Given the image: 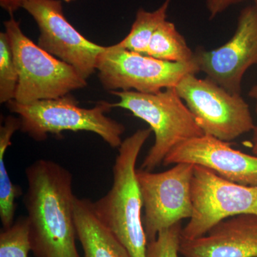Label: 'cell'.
<instances>
[{"label":"cell","instance_id":"cell-20","mask_svg":"<svg viewBox=\"0 0 257 257\" xmlns=\"http://www.w3.org/2000/svg\"><path fill=\"white\" fill-rule=\"evenodd\" d=\"M182 229L179 222L160 231L156 239L148 242L146 257H179Z\"/></svg>","mask_w":257,"mask_h":257},{"label":"cell","instance_id":"cell-24","mask_svg":"<svg viewBox=\"0 0 257 257\" xmlns=\"http://www.w3.org/2000/svg\"><path fill=\"white\" fill-rule=\"evenodd\" d=\"M248 95L250 98L254 99L255 101H256L255 111H256L257 114V84L251 88V89H250L249 92L248 93Z\"/></svg>","mask_w":257,"mask_h":257},{"label":"cell","instance_id":"cell-25","mask_svg":"<svg viewBox=\"0 0 257 257\" xmlns=\"http://www.w3.org/2000/svg\"><path fill=\"white\" fill-rule=\"evenodd\" d=\"M253 3H254V5L255 6H256V8H257V0H254V1H253Z\"/></svg>","mask_w":257,"mask_h":257},{"label":"cell","instance_id":"cell-26","mask_svg":"<svg viewBox=\"0 0 257 257\" xmlns=\"http://www.w3.org/2000/svg\"><path fill=\"white\" fill-rule=\"evenodd\" d=\"M64 1L67 2V3H70V2L74 1V0H64Z\"/></svg>","mask_w":257,"mask_h":257},{"label":"cell","instance_id":"cell-18","mask_svg":"<svg viewBox=\"0 0 257 257\" xmlns=\"http://www.w3.org/2000/svg\"><path fill=\"white\" fill-rule=\"evenodd\" d=\"M32 251L28 216H19L0 233V257H29Z\"/></svg>","mask_w":257,"mask_h":257},{"label":"cell","instance_id":"cell-8","mask_svg":"<svg viewBox=\"0 0 257 257\" xmlns=\"http://www.w3.org/2000/svg\"><path fill=\"white\" fill-rule=\"evenodd\" d=\"M192 215L182 237L194 239L218 223L241 214L257 215V187L234 183L202 166L194 165Z\"/></svg>","mask_w":257,"mask_h":257},{"label":"cell","instance_id":"cell-23","mask_svg":"<svg viewBox=\"0 0 257 257\" xmlns=\"http://www.w3.org/2000/svg\"><path fill=\"white\" fill-rule=\"evenodd\" d=\"M253 136L252 140H251V149H252V152L253 155L257 156V125L255 126L253 130Z\"/></svg>","mask_w":257,"mask_h":257},{"label":"cell","instance_id":"cell-16","mask_svg":"<svg viewBox=\"0 0 257 257\" xmlns=\"http://www.w3.org/2000/svg\"><path fill=\"white\" fill-rule=\"evenodd\" d=\"M147 55L166 62L186 63L194 60V52L175 24L165 20L154 33Z\"/></svg>","mask_w":257,"mask_h":257},{"label":"cell","instance_id":"cell-11","mask_svg":"<svg viewBox=\"0 0 257 257\" xmlns=\"http://www.w3.org/2000/svg\"><path fill=\"white\" fill-rule=\"evenodd\" d=\"M194 61L199 72L231 94H241L243 75L257 64V8L254 5L240 12L231 39L214 50L198 47Z\"/></svg>","mask_w":257,"mask_h":257},{"label":"cell","instance_id":"cell-19","mask_svg":"<svg viewBox=\"0 0 257 257\" xmlns=\"http://www.w3.org/2000/svg\"><path fill=\"white\" fill-rule=\"evenodd\" d=\"M19 82L18 68L6 32L0 33V102L15 100Z\"/></svg>","mask_w":257,"mask_h":257},{"label":"cell","instance_id":"cell-3","mask_svg":"<svg viewBox=\"0 0 257 257\" xmlns=\"http://www.w3.org/2000/svg\"><path fill=\"white\" fill-rule=\"evenodd\" d=\"M8 107L18 115L20 130L35 141H44L49 134L61 136L65 131H84L99 135L112 148L118 149L122 143L124 125L106 116L113 108L107 101L87 109L79 106L75 98L67 94L28 104L13 100L8 103Z\"/></svg>","mask_w":257,"mask_h":257},{"label":"cell","instance_id":"cell-22","mask_svg":"<svg viewBox=\"0 0 257 257\" xmlns=\"http://www.w3.org/2000/svg\"><path fill=\"white\" fill-rule=\"evenodd\" d=\"M28 0H0L2 8L13 16L15 12L20 8H23V5Z\"/></svg>","mask_w":257,"mask_h":257},{"label":"cell","instance_id":"cell-12","mask_svg":"<svg viewBox=\"0 0 257 257\" xmlns=\"http://www.w3.org/2000/svg\"><path fill=\"white\" fill-rule=\"evenodd\" d=\"M189 163L207 167L234 183L257 187V156L234 150L227 142L204 135L175 147L162 165Z\"/></svg>","mask_w":257,"mask_h":257},{"label":"cell","instance_id":"cell-6","mask_svg":"<svg viewBox=\"0 0 257 257\" xmlns=\"http://www.w3.org/2000/svg\"><path fill=\"white\" fill-rule=\"evenodd\" d=\"M175 89L204 135L228 143L256 126L241 94L227 92L207 77L187 74Z\"/></svg>","mask_w":257,"mask_h":257},{"label":"cell","instance_id":"cell-9","mask_svg":"<svg viewBox=\"0 0 257 257\" xmlns=\"http://www.w3.org/2000/svg\"><path fill=\"white\" fill-rule=\"evenodd\" d=\"M194 165L179 163L165 172L137 170L145 214L143 223L148 242L160 231L190 219Z\"/></svg>","mask_w":257,"mask_h":257},{"label":"cell","instance_id":"cell-14","mask_svg":"<svg viewBox=\"0 0 257 257\" xmlns=\"http://www.w3.org/2000/svg\"><path fill=\"white\" fill-rule=\"evenodd\" d=\"M92 204L89 199L76 197L74 200V221L83 257H133L96 218Z\"/></svg>","mask_w":257,"mask_h":257},{"label":"cell","instance_id":"cell-2","mask_svg":"<svg viewBox=\"0 0 257 257\" xmlns=\"http://www.w3.org/2000/svg\"><path fill=\"white\" fill-rule=\"evenodd\" d=\"M152 132L150 128L138 130L122 141L113 167L111 188L92 204L96 218L133 257H146L148 244L143 226V201L136 164Z\"/></svg>","mask_w":257,"mask_h":257},{"label":"cell","instance_id":"cell-13","mask_svg":"<svg viewBox=\"0 0 257 257\" xmlns=\"http://www.w3.org/2000/svg\"><path fill=\"white\" fill-rule=\"evenodd\" d=\"M179 253L183 257H257V215L233 216L201 237H182Z\"/></svg>","mask_w":257,"mask_h":257},{"label":"cell","instance_id":"cell-21","mask_svg":"<svg viewBox=\"0 0 257 257\" xmlns=\"http://www.w3.org/2000/svg\"><path fill=\"white\" fill-rule=\"evenodd\" d=\"M245 1L248 0H205V3L209 18L211 20L224 13L231 6Z\"/></svg>","mask_w":257,"mask_h":257},{"label":"cell","instance_id":"cell-17","mask_svg":"<svg viewBox=\"0 0 257 257\" xmlns=\"http://www.w3.org/2000/svg\"><path fill=\"white\" fill-rule=\"evenodd\" d=\"M170 3L171 0H165L158 9L152 12L140 8L127 36L116 45L124 50L147 55L154 33L161 24L167 20Z\"/></svg>","mask_w":257,"mask_h":257},{"label":"cell","instance_id":"cell-7","mask_svg":"<svg viewBox=\"0 0 257 257\" xmlns=\"http://www.w3.org/2000/svg\"><path fill=\"white\" fill-rule=\"evenodd\" d=\"M96 71L106 90L153 94L176 87L183 77L199 72L194 60L175 63L131 52L116 45L106 47L98 59Z\"/></svg>","mask_w":257,"mask_h":257},{"label":"cell","instance_id":"cell-15","mask_svg":"<svg viewBox=\"0 0 257 257\" xmlns=\"http://www.w3.org/2000/svg\"><path fill=\"white\" fill-rule=\"evenodd\" d=\"M19 130L20 119L11 115L0 126V219L3 229L10 227L14 223L17 209L15 201L23 194L21 187L10 179L5 162V152L11 145L13 135Z\"/></svg>","mask_w":257,"mask_h":257},{"label":"cell","instance_id":"cell-5","mask_svg":"<svg viewBox=\"0 0 257 257\" xmlns=\"http://www.w3.org/2000/svg\"><path fill=\"white\" fill-rule=\"evenodd\" d=\"M4 25L19 73L15 101L28 104L55 99L87 86V80L73 67L42 50L27 37L13 16Z\"/></svg>","mask_w":257,"mask_h":257},{"label":"cell","instance_id":"cell-4","mask_svg":"<svg viewBox=\"0 0 257 257\" xmlns=\"http://www.w3.org/2000/svg\"><path fill=\"white\" fill-rule=\"evenodd\" d=\"M111 93L119 98L118 102L111 104L113 108L130 111L150 125L155 133V143L140 169L152 172L162 165L165 157L175 147L204 135L175 87L153 94L135 91Z\"/></svg>","mask_w":257,"mask_h":257},{"label":"cell","instance_id":"cell-1","mask_svg":"<svg viewBox=\"0 0 257 257\" xmlns=\"http://www.w3.org/2000/svg\"><path fill=\"white\" fill-rule=\"evenodd\" d=\"M24 197L35 257H81L76 245L73 176L54 161H35L25 170Z\"/></svg>","mask_w":257,"mask_h":257},{"label":"cell","instance_id":"cell-10","mask_svg":"<svg viewBox=\"0 0 257 257\" xmlns=\"http://www.w3.org/2000/svg\"><path fill=\"white\" fill-rule=\"evenodd\" d=\"M23 8L40 29L39 47L73 67L86 80L96 72L106 47L89 41L67 21L60 0H28Z\"/></svg>","mask_w":257,"mask_h":257}]
</instances>
